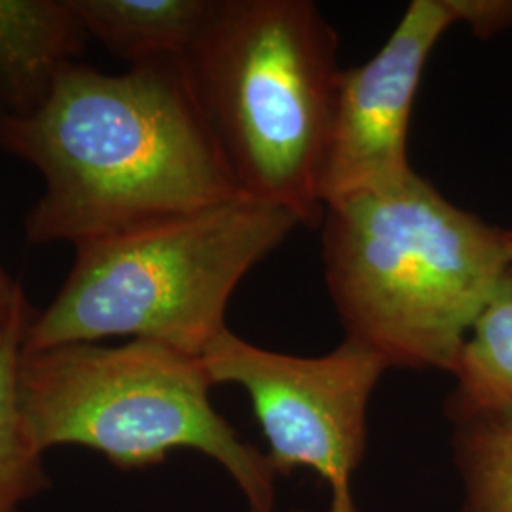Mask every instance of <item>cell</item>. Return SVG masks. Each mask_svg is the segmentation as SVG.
I'll use <instances>...</instances> for the list:
<instances>
[{
    "label": "cell",
    "mask_w": 512,
    "mask_h": 512,
    "mask_svg": "<svg viewBox=\"0 0 512 512\" xmlns=\"http://www.w3.org/2000/svg\"><path fill=\"white\" fill-rule=\"evenodd\" d=\"M0 148L35 165L31 243L82 247L241 194L194 92L186 57L120 76L71 63L33 114L0 112Z\"/></svg>",
    "instance_id": "6da1fadb"
},
{
    "label": "cell",
    "mask_w": 512,
    "mask_h": 512,
    "mask_svg": "<svg viewBox=\"0 0 512 512\" xmlns=\"http://www.w3.org/2000/svg\"><path fill=\"white\" fill-rule=\"evenodd\" d=\"M321 224L327 287L346 338L389 368L452 374L512 264L503 230L446 200L416 171L329 205Z\"/></svg>",
    "instance_id": "7a4b0ae2"
},
{
    "label": "cell",
    "mask_w": 512,
    "mask_h": 512,
    "mask_svg": "<svg viewBox=\"0 0 512 512\" xmlns=\"http://www.w3.org/2000/svg\"><path fill=\"white\" fill-rule=\"evenodd\" d=\"M186 67L239 192L321 224L342 73L321 10L310 0H215Z\"/></svg>",
    "instance_id": "3957f363"
},
{
    "label": "cell",
    "mask_w": 512,
    "mask_h": 512,
    "mask_svg": "<svg viewBox=\"0 0 512 512\" xmlns=\"http://www.w3.org/2000/svg\"><path fill=\"white\" fill-rule=\"evenodd\" d=\"M302 226L291 211L238 194L194 213L76 247L54 302L23 349L133 336L202 357L226 327L243 277Z\"/></svg>",
    "instance_id": "277c9868"
},
{
    "label": "cell",
    "mask_w": 512,
    "mask_h": 512,
    "mask_svg": "<svg viewBox=\"0 0 512 512\" xmlns=\"http://www.w3.org/2000/svg\"><path fill=\"white\" fill-rule=\"evenodd\" d=\"M211 387L202 357L148 340L23 349L19 359V408L40 454L78 444L141 469L190 448L232 475L249 512H272L274 469L213 408Z\"/></svg>",
    "instance_id": "5b68a950"
},
{
    "label": "cell",
    "mask_w": 512,
    "mask_h": 512,
    "mask_svg": "<svg viewBox=\"0 0 512 512\" xmlns=\"http://www.w3.org/2000/svg\"><path fill=\"white\" fill-rule=\"evenodd\" d=\"M213 385L243 387L275 475L311 469L330 486L327 512H357L351 478L366 450L368 404L389 366L346 338L321 357L258 348L226 329L202 355Z\"/></svg>",
    "instance_id": "8992f818"
},
{
    "label": "cell",
    "mask_w": 512,
    "mask_h": 512,
    "mask_svg": "<svg viewBox=\"0 0 512 512\" xmlns=\"http://www.w3.org/2000/svg\"><path fill=\"white\" fill-rule=\"evenodd\" d=\"M454 23L446 0H414L374 57L342 69L321 179L325 209L414 173L408 128L416 93L431 52Z\"/></svg>",
    "instance_id": "52a82bcc"
},
{
    "label": "cell",
    "mask_w": 512,
    "mask_h": 512,
    "mask_svg": "<svg viewBox=\"0 0 512 512\" xmlns=\"http://www.w3.org/2000/svg\"><path fill=\"white\" fill-rule=\"evenodd\" d=\"M88 38L73 0H0V112H37Z\"/></svg>",
    "instance_id": "ba28073f"
},
{
    "label": "cell",
    "mask_w": 512,
    "mask_h": 512,
    "mask_svg": "<svg viewBox=\"0 0 512 512\" xmlns=\"http://www.w3.org/2000/svg\"><path fill=\"white\" fill-rule=\"evenodd\" d=\"M88 33L131 65L186 57L215 0H73Z\"/></svg>",
    "instance_id": "9c48e42d"
},
{
    "label": "cell",
    "mask_w": 512,
    "mask_h": 512,
    "mask_svg": "<svg viewBox=\"0 0 512 512\" xmlns=\"http://www.w3.org/2000/svg\"><path fill=\"white\" fill-rule=\"evenodd\" d=\"M452 374L450 420L512 427V264L476 319Z\"/></svg>",
    "instance_id": "30bf717a"
},
{
    "label": "cell",
    "mask_w": 512,
    "mask_h": 512,
    "mask_svg": "<svg viewBox=\"0 0 512 512\" xmlns=\"http://www.w3.org/2000/svg\"><path fill=\"white\" fill-rule=\"evenodd\" d=\"M31 317L23 296L0 321V512H19L44 480L42 454L27 431L18 399L19 359Z\"/></svg>",
    "instance_id": "8fae6325"
},
{
    "label": "cell",
    "mask_w": 512,
    "mask_h": 512,
    "mask_svg": "<svg viewBox=\"0 0 512 512\" xmlns=\"http://www.w3.org/2000/svg\"><path fill=\"white\" fill-rule=\"evenodd\" d=\"M454 450L465 488L461 512H512V427L459 423Z\"/></svg>",
    "instance_id": "7c38bea8"
},
{
    "label": "cell",
    "mask_w": 512,
    "mask_h": 512,
    "mask_svg": "<svg viewBox=\"0 0 512 512\" xmlns=\"http://www.w3.org/2000/svg\"><path fill=\"white\" fill-rule=\"evenodd\" d=\"M456 23L478 38H492L512 27V0H446Z\"/></svg>",
    "instance_id": "4fadbf2b"
},
{
    "label": "cell",
    "mask_w": 512,
    "mask_h": 512,
    "mask_svg": "<svg viewBox=\"0 0 512 512\" xmlns=\"http://www.w3.org/2000/svg\"><path fill=\"white\" fill-rule=\"evenodd\" d=\"M21 298H23V293H21L18 283H14L0 268V321H4L10 315V311L18 306Z\"/></svg>",
    "instance_id": "5bb4252c"
},
{
    "label": "cell",
    "mask_w": 512,
    "mask_h": 512,
    "mask_svg": "<svg viewBox=\"0 0 512 512\" xmlns=\"http://www.w3.org/2000/svg\"><path fill=\"white\" fill-rule=\"evenodd\" d=\"M503 241H505V249H507V255L512 262V230H503Z\"/></svg>",
    "instance_id": "9a60e30c"
}]
</instances>
